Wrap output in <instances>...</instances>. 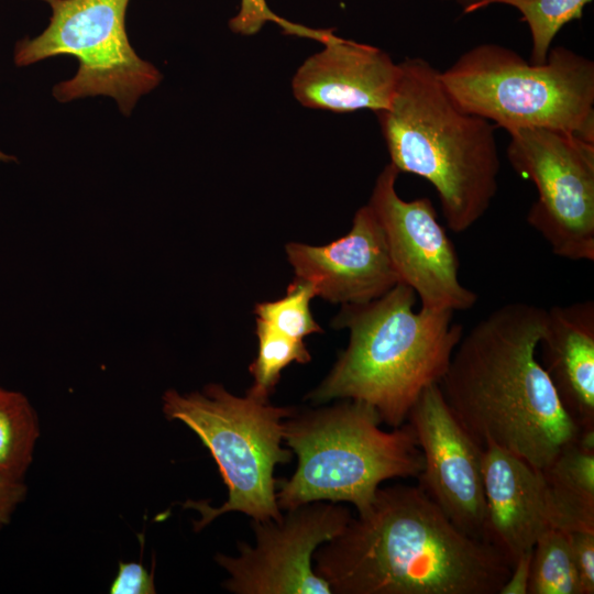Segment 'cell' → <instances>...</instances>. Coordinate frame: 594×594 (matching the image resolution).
<instances>
[{"label": "cell", "instance_id": "1", "mask_svg": "<svg viewBox=\"0 0 594 594\" xmlns=\"http://www.w3.org/2000/svg\"><path fill=\"white\" fill-rule=\"evenodd\" d=\"M337 594H498L512 565L460 530L418 486L380 487L314 554Z\"/></svg>", "mask_w": 594, "mask_h": 594}, {"label": "cell", "instance_id": "2", "mask_svg": "<svg viewBox=\"0 0 594 594\" xmlns=\"http://www.w3.org/2000/svg\"><path fill=\"white\" fill-rule=\"evenodd\" d=\"M544 323L546 309L532 304L496 308L462 336L439 383L480 446L493 443L537 469L580 432L537 358Z\"/></svg>", "mask_w": 594, "mask_h": 594}, {"label": "cell", "instance_id": "3", "mask_svg": "<svg viewBox=\"0 0 594 594\" xmlns=\"http://www.w3.org/2000/svg\"><path fill=\"white\" fill-rule=\"evenodd\" d=\"M416 301L398 283L369 302L342 305L332 324L349 330L348 346L306 398L361 402L389 427L405 424L422 392L441 382L463 336L453 311L415 310Z\"/></svg>", "mask_w": 594, "mask_h": 594}, {"label": "cell", "instance_id": "4", "mask_svg": "<svg viewBox=\"0 0 594 594\" xmlns=\"http://www.w3.org/2000/svg\"><path fill=\"white\" fill-rule=\"evenodd\" d=\"M398 64L392 102L375 113L391 164L430 183L447 227L464 232L486 213L498 189L496 127L463 111L427 59Z\"/></svg>", "mask_w": 594, "mask_h": 594}, {"label": "cell", "instance_id": "5", "mask_svg": "<svg viewBox=\"0 0 594 594\" xmlns=\"http://www.w3.org/2000/svg\"><path fill=\"white\" fill-rule=\"evenodd\" d=\"M366 404L343 399L285 419L284 442L297 455L290 479L277 480L280 510L312 502H346L365 510L380 485L417 477L424 458L408 422L392 431Z\"/></svg>", "mask_w": 594, "mask_h": 594}, {"label": "cell", "instance_id": "6", "mask_svg": "<svg viewBox=\"0 0 594 594\" xmlns=\"http://www.w3.org/2000/svg\"><path fill=\"white\" fill-rule=\"evenodd\" d=\"M440 79L452 100L507 133L550 129L594 143V62L565 46L534 64L510 47L475 45Z\"/></svg>", "mask_w": 594, "mask_h": 594}, {"label": "cell", "instance_id": "7", "mask_svg": "<svg viewBox=\"0 0 594 594\" xmlns=\"http://www.w3.org/2000/svg\"><path fill=\"white\" fill-rule=\"evenodd\" d=\"M162 402L164 416L186 425L209 450L228 488V499L219 507L204 501L184 504L200 514L194 522L196 531L230 512L258 521L283 518L274 469L293 458V451L282 446L285 419L295 414L293 408L274 406L250 389L235 396L219 384L187 394L168 389Z\"/></svg>", "mask_w": 594, "mask_h": 594}, {"label": "cell", "instance_id": "8", "mask_svg": "<svg viewBox=\"0 0 594 594\" xmlns=\"http://www.w3.org/2000/svg\"><path fill=\"white\" fill-rule=\"evenodd\" d=\"M52 8L48 26L34 38L16 43L14 63L28 66L45 58L70 55L76 75L54 87L61 102L88 96L112 97L125 116L162 75L134 52L125 31L129 0H44Z\"/></svg>", "mask_w": 594, "mask_h": 594}, {"label": "cell", "instance_id": "9", "mask_svg": "<svg viewBox=\"0 0 594 594\" xmlns=\"http://www.w3.org/2000/svg\"><path fill=\"white\" fill-rule=\"evenodd\" d=\"M507 160L536 187L526 220L552 253L594 261V143L550 129L508 133Z\"/></svg>", "mask_w": 594, "mask_h": 594}, {"label": "cell", "instance_id": "10", "mask_svg": "<svg viewBox=\"0 0 594 594\" xmlns=\"http://www.w3.org/2000/svg\"><path fill=\"white\" fill-rule=\"evenodd\" d=\"M278 521L253 520L254 547L239 544V556L217 553L229 578L223 586L235 594H331L312 566L316 550L339 536L352 518L337 503L312 502L290 510Z\"/></svg>", "mask_w": 594, "mask_h": 594}, {"label": "cell", "instance_id": "11", "mask_svg": "<svg viewBox=\"0 0 594 594\" xmlns=\"http://www.w3.org/2000/svg\"><path fill=\"white\" fill-rule=\"evenodd\" d=\"M399 172L388 163L378 174L369 206L386 240L399 283L409 286L430 310L471 309L477 295L459 277L460 262L428 197L404 200L396 190Z\"/></svg>", "mask_w": 594, "mask_h": 594}, {"label": "cell", "instance_id": "12", "mask_svg": "<svg viewBox=\"0 0 594 594\" xmlns=\"http://www.w3.org/2000/svg\"><path fill=\"white\" fill-rule=\"evenodd\" d=\"M424 458L418 486L466 535L483 540V451L447 404L439 384L426 388L407 420Z\"/></svg>", "mask_w": 594, "mask_h": 594}, {"label": "cell", "instance_id": "13", "mask_svg": "<svg viewBox=\"0 0 594 594\" xmlns=\"http://www.w3.org/2000/svg\"><path fill=\"white\" fill-rule=\"evenodd\" d=\"M286 254L296 277L330 302L365 304L399 283L383 229L369 205L358 209L345 235L319 246L292 242Z\"/></svg>", "mask_w": 594, "mask_h": 594}, {"label": "cell", "instance_id": "14", "mask_svg": "<svg viewBox=\"0 0 594 594\" xmlns=\"http://www.w3.org/2000/svg\"><path fill=\"white\" fill-rule=\"evenodd\" d=\"M485 522L483 541L494 547L513 566L549 529L561 521L541 469L486 443L483 451Z\"/></svg>", "mask_w": 594, "mask_h": 594}, {"label": "cell", "instance_id": "15", "mask_svg": "<svg viewBox=\"0 0 594 594\" xmlns=\"http://www.w3.org/2000/svg\"><path fill=\"white\" fill-rule=\"evenodd\" d=\"M322 45L293 78L294 96L304 107L376 113L391 105L400 67L386 52L334 33Z\"/></svg>", "mask_w": 594, "mask_h": 594}, {"label": "cell", "instance_id": "16", "mask_svg": "<svg viewBox=\"0 0 594 594\" xmlns=\"http://www.w3.org/2000/svg\"><path fill=\"white\" fill-rule=\"evenodd\" d=\"M541 364L580 429H594V301L546 309Z\"/></svg>", "mask_w": 594, "mask_h": 594}, {"label": "cell", "instance_id": "17", "mask_svg": "<svg viewBox=\"0 0 594 594\" xmlns=\"http://www.w3.org/2000/svg\"><path fill=\"white\" fill-rule=\"evenodd\" d=\"M541 471L565 531L594 530V446L576 438Z\"/></svg>", "mask_w": 594, "mask_h": 594}, {"label": "cell", "instance_id": "18", "mask_svg": "<svg viewBox=\"0 0 594 594\" xmlns=\"http://www.w3.org/2000/svg\"><path fill=\"white\" fill-rule=\"evenodd\" d=\"M40 433L38 417L29 398L7 389L0 397V475L23 480Z\"/></svg>", "mask_w": 594, "mask_h": 594}, {"label": "cell", "instance_id": "19", "mask_svg": "<svg viewBox=\"0 0 594 594\" xmlns=\"http://www.w3.org/2000/svg\"><path fill=\"white\" fill-rule=\"evenodd\" d=\"M592 0H480L464 10L472 13L491 4H506L521 14L531 35L530 62L547 61L552 42L560 30L573 20L581 19L584 7Z\"/></svg>", "mask_w": 594, "mask_h": 594}, {"label": "cell", "instance_id": "20", "mask_svg": "<svg viewBox=\"0 0 594 594\" xmlns=\"http://www.w3.org/2000/svg\"><path fill=\"white\" fill-rule=\"evenodd\" d=\"M528 594H581L566 531L549 529L535 543Z\"/></svg>", "mask_w": 594, "mask_h": 594}, {"label": "cell", "instance_id": "21", "mask_svg": "<svg viewBox=\"0 0 594 594\" xmlns=\"http://www.w3.org/2000/svg\"><path fill=\"white\" fill-rule=\"evenodd\" d=\"M256 336L258 350L249 366L253 377V385L249 389L270 398L282 371L293 362L308 363L311 356L304 340L290 338L261 319H256Z\"/></svg>", "mask_w": 594, "mask_h": 594}, {"label": "cell", "instance_id": "22", "mask_svg": "<svg viewBox=\"0 0 594 594\" xmlns=\"http://www.w3.org/2000/svg\"><path fill=\"white\" fill-rule=\"evenodd\" d=\"M314 297H317L314 286L296 277L288 285L283 298L256 304L254 314L257 319L267 322L275 330L290 338L304 340L309 334L322 332L309 308Z\"/></svg>", "mask_w": 594, "mask_h": 594}, {"label": "cell", "instance_id": "23", "mask_svg": "<svg viewBox=\"0 0 594 594\" xmlns=\"http://www.w3.org/2000/svg\"><path fill=\"white\" fill-rule=\"evenodd\" d=\"M266 22L279 25L286 34L308 37L323 44L333 33L331 30H319L287 21L275 14L265 0H241V8L230 22V29L243 35L257 33Z\"/></svg>", "mask_w": 594, "mask_h": 594}, {"label": "cell", "instance_id": "24", "mask_svg": "<svg viewBox=\"0 0 594 594\" xmlns=\"http://www.w3.org/2000/svg\"><path fill=\"white\" fill-rule=\"evenodd\" d=\"M581 594L594 593V530L568 532Z\"/></svg>", "mask_w": 594, "mask_h": 594}, {"label": "cell", "instance_id": "25", "mask_svg": "<svg viewBox=\"0 0 594 594\" xmlns=\"http://www.w3.org/2000/svg\"><path fill=\"white\" fill-rule=\"evenodd\" d=\"M111 594H155L153 572L135 561H120L118 572L109 587Z\"/></svg>", "mask_w": 594, "mask_h": 594}, {"label": "cell", "instance_id": "26", "mask_svg": "<svg viewBox=\"0 0 594 594\" xmlns=\"http://www.w3.org/2000/svg\"><path fill=\"white\" fill-rule=\"evenodd\" d=\"M26 493L28 486L23 480L0 475V530L11 522Z\"/></svg>", "mask_w": 594, "mask_h": 594}, {"label": "cell", "instance_id": "27", "mask_svg": "<svg viewBox=\"0 0 594 594\" xmlns=\"http://www.w3.org/2000/svg\"><path fill=\"white\" fill-rule=\"evenodd\" d=\"M532 549L524 552L512 566L498 594H528Z\"/></svg>", "mask_w": 594, "mask_h": 594}, {"label": "cell", "instance_id": "28", "mask_svg": "<svg viewBox=\"0 0 594 594\" xmlns=\"http://www.w3.org/2000/svg\"><path fill=\"white\" fill-rule=\"evenodd\" d=\"M444 1H453L458 4H460L463 8V11L471 7L472 4L479 2L480 0H444Z\"/></svg>", "mask_w": 594, "mask_h": 594}, {"label": "cell", "instance_id": "29", "mask_svg": "<svg viewBox=\"0 0 594 594\" xmlns=\"http://www.w3.org/2000/svg\"><path fill=\"white\" fill-rule=\"evenodd\" d=\"M8 160H12V157L0 152V161H8Z\"/></svg>", "mask_w": 594, "mask_h": 594}, {"label": "cell", "instance_id": "30", "mask_svg": "<svg viewBox=\"0 0 594 594\" xmlns=\"http://www.w3.org/2000/svg\"><path fill=\"white\" fill-rule=\"evenodd\" d=\"M7 388L0 385V397L6 393Z\"/></svg>", "mask_w": 594, "mask_h": 594}]
</instances>
